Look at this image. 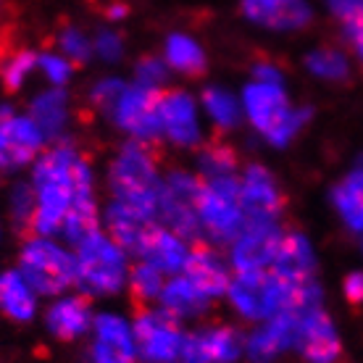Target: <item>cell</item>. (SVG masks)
<instances>
[{
    "label": "cell",
    "mask_w": 363,
    "mask_h": 363,
    "mask_svg": "<svg viewBox=\"0 0 363 363\" xmlns=\"http://www.w3.org/2000/svg\"><path fill=\"white\" fill-rule=\"evenodd\" d=\"M35 216L32 235L58 237L69 211L95 200V172L87 155L69 140H58L32 164Z\"/></svg>",
    "instance_id": "cell-1"
},
{
    "label": "cell",
    "mask_w": 363,
    "mask_h": 363,
    "mask_svg": "<svg viewBox=\"0 0 363 363\" xmlns=\"http://www.w3.org/2000/svg\"><path fill=\"white\" fill-rule=\"evenodd\" d=\"M321 298L324 292L316 279L306 284H292L272 269L232 274L227 290L229 306L235 308L237 316H242L245 321H255V324L269 321L292 308H316L321 306Z\"/></svg>",
    "instance_id": "cell-2"
},
{
    "label": "cell",
    "mask_w": 363,
    "mask_h": 363,
    "mask_svg": "<svg viewBox=\"0 0 363 363\" xmlns=\"http://www.w3.org/2000/svg\"><path fill=\"white\" fill-rule=\"evenodd\" d=\"M240 103L245 121L272 147H287L311 118V108L292 106L284 84L250 79L240 92Z\"/></svg>",
    "instance_id": "cell-3"
},
{
    "label": "cell",
    "mask_w": 363,
    "mask_h": 363,
    "mask_svg": "<svg viewBox=\"0 0 363 363\" xmlns=\"http://www.w3.org/2000/svg\"><path fill=\"white\" fill-rule=\"evenodd\" d=\"M77 261V287L87 298H111L129 284L132 274V253L106 229H95L74 245Z\"/></svg>",
    "instance_id": "cell-4"
},
{
    "label": "cell",
    "mask_w": 363,
    "mask_h": 363,
    "mask_svg": "<svg viewBox=\"0 0 363 363\" xmlns=\"http://www.w3.org/2000/svg\"><path fill=\"white\" fill-rule=\"evenodd\" d=\"M161 182L164 177L158 169V158L150 150V143L129 140L108 166V190L113 200L137 206L147 213H155L158 208Z\"/></svg>",
    "instance_id": "cell-5"
},
{
    "label": "cell",
    "mask_w": 363,
    "mask_h": 363,
    "mask_svg": "<svg viewBox=\"0 0 363 363\" xmlns=\"http://www.w3.org/2000/svg\"><path fill=\"white\" fill-rule=\"evenodd\" d=\"M18 272L27 277L40 298H58L77 287L74 247L55 237H27L18 253Z\"/></svg>",
    "instance_id": "cell-6"
},
{
    "label": "cell",
    "mask_w": 363,
    "mask_h": 363,
    "mask_svg": "<svg viewBox=\"0 0 363 363\" xmlns=\"http://www.w3.org/2000/svg\"><path fill=\"white\" fill-rule=\"evenodd\" d=\"M200 237H206L211 245L229 247L235 237L245 229L247 218L240 203V174L206 179L198 200Z\"/></svg>",
    "instance_id": "cell-7"
},
{
    "label": "cell",
    "mask_w": 363,
    "mask_h": 363,
    "mask_svg": "<svg viewBox=\"0 0 363 363\" xmlns=\"http://www.w3.org/2000/svg\"><path fill=\"white\" fill-rule=\"evenodd\" d=\"M203 190V179L198 174L172 169L161 182L158 192V224L172 229L184 240H198L200 237V218H198V200Z\"/></svg>",
    "instance_id": "cell-8"
},
{
    "label": "cell",
    "mask_w": 363,
    "mask_h": 363,
    "mask_svg": "<svg viewBox=\"0 0 363 363\" xmlns=\"http://www.w3.org/2000/svg\"><path fill=\"white\" fill-rule=\"evenodd\" d=\"M137 340L140 363H179L182 350L187 342V332L182 329V321L166 313L161 306H145L132 318Z\"/></svg>",
    "instance_id": "cell-9"
},
{
    "label": "cell",
    "mask_w": 363,
    "mask_h": 363,
    "mask_svg": "<svg viewBox=\"0 0 363 363\" xmlns=\"http://www.w3.org/2000/svg\"><path fill=\"white\" fill-rule=\"evenodd\" d=\"M45 135L29 113L0 106V172L16 174L29 169L45 150Z\"/></svg>",
    "instance_id": "cell-10"
},
{
    "label": "cell",
    "mask_w": 363,
    "mask_h": 363,
    "mask_svg": "<svg viewBox=\"0 0 363 363\" xmlns=\"http://www.w3.org/2000/svg\"><path fill=\"white\" fill-rule=\"evenodd\" d=\"M158 95L161 92L147 90L143 84H127L121 95L113 100L106 113L113 121V127L121 129L129 140L137 143H155L161 140L158 132Z\"/></svg>",
    "instance_id": "cell-11"
},
{
    "label": "cell",
    "mask_w": 363,
    "mask_h": 363,
    "mask_svg": "<svg viewBox=\"0 0 363 363\" xmlns=\"http://www.w3.org/2000/svg\"><path fill=\"white\" fill-rule=\"evenodd\" d=\"M158 132L177 147H198L203 143V108L187 90H166L158 95Z\"/></svg>",
    "instance_id": "cell-12"
},
{
    "label": "cell",
    "mask_w": 363,
    "mask_h": 363,
    "mask_svg": "<svg viewBox=\"0 0 363 363\" xmlns=\"http://www.w3.org/2000/svg\"><path fill=\"white\" fill-rule=\"evenodd\" d=\"M90 363H140L132 318L116 311L95 313L87 345Z\"/></svg>",
    "instance_id": "cell-13"
},
{
    "label": "cell",
    "mask_w": 363,
    "mask_h": 363,
    "mask_svg": "<svg viewBox=\"0 0 363 363\" xmlns=\"http://www.w3.org/2000/svg\"><path fill=\"white\" fill-rule=\"evenodd\" d=\"M284 229L279 221H247L245 229L229 245V266L235 274L272 269Z\"/></svg>",
    "instance_id": "cell-14"
},
{
    "label": "cell",
    "mask_w": 363,
    "mask_h": 363,
    "mask_svg": "<svg viewBox=\"0 0 363 363\" xmlns=\"http://www.w3.org/2000/svg\"><path fill=\"white\" fill-rule=\"evenodd\" d=\"M245 355V337L235 327L211 324L187 332L182 363H237Z\"/></svg>",
    "instance_id": "cell-15"
},
{
    "label": "cell",
    "mask_w": 363,
    "mask_h": 363,
    "mask_svg": "<svg viewBox=\"0 0 363 363\" xmlns=\"http://www.w3.org/2000/svg\"><path fill=\"white\" fill-rule=\"evenodd\" d=\"M240 203L247 221H279L284 198L277 177L261 164L245 166L240 174Z\"/></svg>",
    "instance_id": "cell-16"
},
{
    "label": "cell",
    "mask_w": 363,
    "mask_h": 363,
    "mask_svg": "<svg viewBox=\"0 0 363 363\" xmlns=\"http://www.w3.org/2000/svg\"><path fill=\"white\" fill-rule=\"evenodd\" d=\"M295 350L306 363H337L342 355L340 335H337L335 321L321 306L316 308H303L298 321V337H295Z\"/></svg>",
    "instance_id": "cell-17"
},
{
    "label": "cell",
    "mask_w": 363,
    "mask_h": 363,
    "mask_svg": "<svg viewBox=\"0 0 363 363\" xmlns=\"http://www.w3.org/2000/svg\"><path fill=\"white\" fill-rule=\"evenodd\" d=\"M300 311L292 308L284 311L279 316L261 321L258 327L245 337V358L250 363H274L277 358L295 347V337H298V321Z\"/></svg>",
    "instance_id": "cell-18"
},
{
    "label": "cell",
    "mask_w": 363,
    "mask_h": 363,
    "mask_svg": "<svg viewBox=\"0 0 363 363\" xmlns=\"http://www.w3.org/2000/svg\"><path fill=\"white\" fill-rule=\"evenodd\" d=\"M190 253H192L190 240H184V237L172 232V229L155 224L150 229V235L145 237V242L135 253V258L155 266L166 277H177V274L184 272V266L190 261Z\"/></svg>",
    "instance_id": "cell-19"
},
{
    "label": "cell",
    "mask_w": 363,
    "mask_h": 363,
    "mask_svg": "<svg viewBox=\"0 0 363 363\" xmlns=\"http://www.w3.org/2000/svg\"><path fill=\"white\" fill-rule=\"evenodd\" d=\"M92 318H95V313H92L90 300H87L84 292L82 295L64 292V295L53 298V303L48 306L45 327L55 340L72 342V340H79V337L90 335Z\"/></svg>",
    "instance_id": "cell-20"
},
{
    "label": "cell",
    "mask_w": 363,
    "mask_h": 363,
    "mask_svg": "<svg viewBox=\"0 0 363 363\" xmlns=\"http://www.w3.org/2000/svg\"><path fill=\"white\" fill-rule=\"evenodd\" d=\"M242 13L247 21L272 32H298L308 27V0H242Z\"/></svg>",
    "instance_id": "cell-21"
},
{
    "label": "cell",
    "mask_w": 363,
    "mask_h": 363,
    "mask_svg": "<svg viewBox=\"0 0 363 363\" xmlns=\"http://www.w3.org/2000/svg\"><path fill=\"white\" fill-rule=\"evenodd\" d=\"M103 224H106V232L116 240L118 245H124L129 253L135 255L140 245L145 242V237L150 235V229L158 224V218H155V213H147L137 206L111 198V203L106 206V213H103Z\"/></svg>",
    "instance_id": "cell-22"
},
{
    "label": "cell",
    "mask_w": 363,
    "mask_h": 363,
    "mask_svg": "<svg viewBox=\"0 0 363 363\" xmlns=\"http://www.w3.org/2000/svg\"><path fill=\"white\" fill-rule=\"evenodd\" d=\"M182 274L190 277L211 300L227 298L229 281H232V266L218 255L216 247H192L190 261Z\"/></svg>",
    "instance_id": "cell-23"
},
{
    "label": "cell",
    "mask_w": 363,
    "mask_h": 363,
    "mask_svg": "<svg viewBox=\"0 0 363 363\" xmlns=\"http://www.w3.org/2000/svg\"><path fill=\"white\" fill-rule=\"evenodd\" d=\"M272 272H277L281 279L292 284H306L316 274V253L311 247L308 237L303 232H284L277 250V258L272 264Z\"/></svg>",
    "instance_id": "cell-24"
},
{
    "label": "cell",
    "mask_w": 363,
    "mask_h": 363,
    "mask_svg": "<svg viewBox=\"0 0 363 363\" xmlns=\"http://www.w3.org/2000/svg\"><path fill=\"white\" fill-rule=\"evenodd\" d=\"M29 116L45 135L48 143H58L69 127V116H72L69 92L64 87H48V90L37 92L35 98L29 100Z\"/></svg>",
    "instance_id": "cell-25"
},
{
    "label": "cell",
    "mask_w": 363,
    "mask_h": 363,
    "mask_svg": "<svg viewBox=\"0 0 363 363\" xmlns=\"http://www.w3.org/2000/svg\"><path fill=\"white\" fill-rule=\"evenodd\" d=\"M158 306L166 313H172L177 321H190V318L203 316L213 306V300L200 290L190 277L177 274V277L166 279V287L161 292V298H158Z\"/></svg>",
    "instance_id": "cell-26"
},
{
    "label": "cell",
    "mask_w": 363,
    "mask_h": 363,
    "mask_svg": "<svg viewBox=\"0 0 363 363\" xmlns=\"http://www.w3.org/2000/svg\"><path fill=\"white\" fill-rule=\"evenodd\" d=\"M37 290L16 269L0 272V313L16 324H29L37 316Z\"/></svg>",
    "instance_id": "cell-27"
},
{
    "label": "cell",
    "mask_w": 363,
    "mask_h": 363,
    "mask_svg": "<svg viewBox=\"0 0 363 363\" xmlns=\"http://www.w3.org/2000/svg\"><path fill=\"white\" fill-rule=\"evenodd\" d=\"M332 203L347 229L363 232V158L332 190Z\"/></svg>",
    "instance_id": "cell-28"
},
{
    "label": "cell",
    "mask_w": 363,
    "mask_h": 363,
    "mask_svg": "<svg viewBox=\"0 0 363 363\" xmlns=\"http://www.w3.org/2000/svg\"><path fill=\"white\" fill-rule=\"evenodd\" d=\"M200 108H203V116L208 118L211 124L221 132H229V129H237L240 121H242V103H240V95L229 92L227 87H218V84H211L200 92Z\"/></svg>",
    "instance_id": "cell-29"
},
{
    "label": "cell",
    "mask_w": 363,
    "mask_h": 363,
    "mask_svg": "<svg viewBox=\"0 0 363 363\" xmlns=\"http://www.w3.org/2000/svg\"><path fill=\"white\" fill-rule=\"evenodd\" d=\"M164 61L169 69L184 77H198L206 72V50L192 35L174 32L164 43Z\"/></svg>",
    "instance_id": "cell-30"
},
{
    "label": "cell",
    "mask_w": 363,
    "mask_h": 363,
    "mask_svg": "<svg viewBox=\"0 0 363 363\" xmlns=\"http://www.w3.org/2000/svg\"><path fill=\"white\" fill-rule=\"evenodd\" d=\"M166 279H169V277H166L164 272H158L155 266L145 264V261H137V264L132 266L127 287L132 290V295H135L137 303H143V306H153V303H158L161 292H164Z\"/></svg>",
    "instance_id": "cell-31"
},
{
    "label": "cell",
    "mask_w": 363,
    "mask_h": 363,
    "mask_svg": "<svg viewBox=\"0 0 363 363\" xmlns=\"http://www.w3.org/2000/svg\"><path fill=\"white\" fill-rule=\"evenodd\" d=\"M237 174V153L224 143H211L203 145L198 153V177L206 179H218V177H232Z\"/></svg>",
    "instance_id": "cell-32"
},
{
    "label": "cell",
    "mask_w": 363,
    "mask_h": 363,
    "mask_svg": "<svg viewBox=\"0 0 363 363\" xmlns=\"http://www.w3.org/2000/svg\"><path fill=\"white\" fill-rule=\"evenodd\" d=\"M306 69H308L316 79L324 82H342L350 74V61L342 50L337 48H318L313 53L306 55Z\"/></svg>",
    "instance_id": "cell-33"
},
{
    "label": "cell",
    "mask_w": 363,
    "mask_h": 363,
    "mask_svg": "<svg viewBox=\"0 0 363 363\" xmlns=\"http://www.w3.org/2000/svg\"><path fill=\"white\" fill-rule=\"evenodd\" d=\"M37 58L40 55L32 50H16L0 64V79L9 90H21L29 82V77L37 72Z\"/></svg>",
    "instance_id": "cell-34"
},
{
    "label": "cell",
    "mask_w": 363,
    "mask_h": 363,
    "mask_svg": "<svg viewBox=\"0 0 363 363\" xmlns=\"http://www.w3.org/2000/svg\"><path fill=\"white\" fill-rule=\"evenodd\" d=\"M9 216L16 229L32 227V216H35V190L29 182H18L9 195Z\"/></svg>",
    "instance_id": "cell-35"
},
{
    "label": "cell",
    "mask_w": 363,
    "mask_h": 363,
    "mask_svg": "<svg viewBox=\"0 0 363 363\" xmlns=\"http://www.w3.org/2000/svg\"><path fill=\"white\" fill-rule=\"evenodd\" d=\"M58 53H64L72 64H84L90 61L92 53V37H87L82 29L77 27H66L61 35H58Z\"/></svg>",
    "instance_id": "cell-36"
},
{
    "label": "cell",
    "mask_w": 363,
    "mask_h": 363,
    "mask_svg": "<svg viewBox=\"0 0 363 363\" xmlns=\"http://www.w3.org/2000/svg\"><path fill=\"white\" fill-rule=\"evenodd\" d=\"M37 72L45 77V82L50 87H66L74 74V64L64 53H40Z\"/></svg>",
    "instance_id": "cell-37"
},
{
    "label": "cell",
    "mask_w": 363,
    "mask_h": 363,
    "mask_svg": "<svg viewBox=\"0 0 363 363\" xmlns=\"http://www.w3.org/2000/svg\"><path fill=\"white\" fill-rule=\"evenodd\" d=\"M169 64H166L164 58H158V55H145V58H140L135 66V82L147 87V90H155L161 92V87L166 84L169 79Z\"/></svg>",
    "instance_id": "cell-38"
},
{
    "label": "cell",
    "mask_w": 363,
    "mask_h": 363,
    "mask_svg": "<svg viewBox=\"0 0 363 363\" xmlns=\"http://www.w3.org/2000/svg\"><path fill=\"white\" fill-rule=\"evenodd\" d=\"M92 53L106 64H116L124 55V40L113 29H100L98 35L92 37Z\"/></svg>",
    "instance_id": "cell-39"
},
{
    "label": "cell",
    "mask_w": 363,
    "mask_h": 363,
    "mask_svg": "<svg viewBox=\"0 0 363 363\" xmlns=\"http://www.w3.org/2000/svg\"><path fill=\"white\" fill-rule=\"evenodd\" d=\"M127 87V82L124 79H118V77H103V79H98V82L92 84L90 90V103L95 106L98 111H106L113 106V100L121 95V90Z\"/></svg>",
    "instance_id": "cell-40"
},
{
    "label": "cell",
    "mask_w": 363,
    "mask_h": 363,
    "mask_svg": "<svg viewBox=\"0 0 363 363\" xmlns=\"http://www.w3.org/2000/svg\"><path fill=\"white\" fill-rule=\"evenodd\" d=\"M342 24H345V37L350 40V45H353L358 61L363 64V11L358 13V16L342 21Z\"/></svg>",
    "instance_id": "cell-41"
},
{
    "label": "cell",
    "mask_w": 363,
    "mask_h": 363,
    "mask_svg": "<svg viewBox=\"0 0 363 363\" xmlns=\"http://www.w3.org/2000/svg\"><path fill=\"white\" fill-rule=\"evenodd\" d=\"M253 79L258 82H274V84H284V74L274 61H258L253 66Z\"/></svg>",
    "instance_id": "cell-42"
},
{
    "label": "cell",
    "mask_w": 363,
    "mask_h": 363,
    "mask_svg": "<svg viewBox=\"0 0 363 363\" xmlns=\"http://www.w3.org/2000/svg\"><path fill=\"white\" fill-rule=\"evenodd\" d=\"M342 290H345V298L350 300L353 306H361V303H363V274L361 272L347 274Z\"/></svg>",
    "instance_id": "cell-43"
},
{
    "label": "cell",
    "mask_w": 363,
    "mask_h": 363,
    "mask_svg": "<svg viewBox=\"0 0 363 363\" xmlns=\"http://www.w3.org/2000/svg\"><path fill=\"white\" fill-rule=\"evenodd\" d=\"M329 6H332V11H335L342 21H347V18L358 16L363 11V0H329Z\"/></svg>",
    "instance_id": "cell-44"
},
{
    "label": "cell",
    "mask_w": 363,
    "mask_h": 363,
    "mask_svg": "<svg viewBox=\"0 0 363 363\" xmlns=\"http://www.w3.org/2000/svg\"><path fill=\"white\" fill-rule=\"evenodd\" d=\"M127 6H124V3H111L108 9H106V16L111 18V21H118V18H124L127 16Z\"/></svg>",
    "instance_id": "cell-45"
},
{
    "label": "cell",
    "mask_w": 363,
    "mask_h": 363,
    "mask_svg": "<svg viewBox=\"0 0 363 363\" xmlns=\"http://www.w3.org/2000/svg\"><path fill=\"white\" fill-rule=\"evenodd\" d=\"M0 53H3V50H0ZM0 64H3V58H0Z\"/></svg>",
    "instance_id": "cell-46"
},
{
    "label": "cell",
    "mask_w": 363,
    "mask_h": 363,
    "mask_svg": "<svg viewBox=\"0 0 363 363\" xmlns=\"http://www.w3.org/2000/svg\"><path fill=\"white\" fill-rule=\"evenodd\" d=\"M179 363H182V361H179Z\"/></svg>",
    "instance_id": "cell-47"
}]
</instances>
